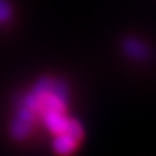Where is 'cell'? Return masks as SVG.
<instances>
[{"instance_id":"6da1fadb","label":"cell","mask_w":156,"mask_h":156,"mask_svg":"<svg viewBox=\"0 0 156 156\" xmlns=\"http://www.w3.org/2000/svg\"><path fill=\"white\" fill-rule=\"evenodd\" d=\"M121 47L123 52L135 61H147L150 58V49L138 38H124Z\"/></svg>"},{"instance_id":"7a4b0ae2","label":"cell","mask_w":156,"mask_h":156,"mask_svg":"<svg viewBox=\"0 0 156 156\" xmlns=\"http://www.w3.org/2000/svg\"><path fill=\"white\" fill-rule=\"evenodd\" d=\"M40 114H41L43 123L46 124V127L50 132H53L55 135L65 132L67 124H68V120H70V118L65 117V112H59V111H43Z\"/></svg>"},{"instance_id":"3957f363","label":"cell","mask_w":156,"mask_h":156,"mask_svg":"<svg viewBox=\"0 0 156 156\" xmlns=\"http://www.w3.org/2000/svg\"><path fill=\"white\" fill-rule=\"evenodd\" d=\"M79 143H80L79 140H76L73 135H70L67 132L56 133V136L53 140V150L59 155H68L73 150H76Z\"/></svg>"},{"instance_id":"277c9868","label":"cell","mask_w":156,"mask_h":156,"mask_svg":"<svg viewBox=\"0 0 156 156\" xmlns=\"http://www.w3.org/2000/svg\"><path fill=\"white\" fill-rule=\"evenodd\" d=\"M34 126L35 124H32V123H29V121H26V120H23V118H20V117L15 115L14 120L11 121L9 133H11V136L15 141H23V140H26L30 135Z\"/></svg>"},{"instance_id":"5b68a950","label":"cell","mask_w":156,"mask_h":156,"mask_svg":"<svg viewBox=\"0 0 156 156\" xmlns=\"http://www.w3.org/2000/svg\"><path fill=\"white\" fill-rule=\"evenodd\" d=\"M12 15V8L8 0H0V24L6 23L11 20Z\"/></svg>"}]
</instances>
